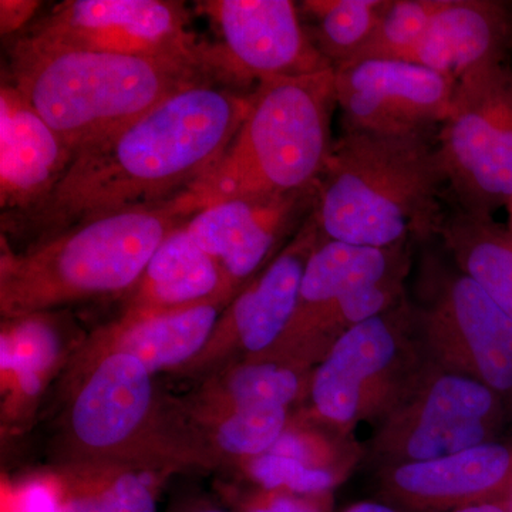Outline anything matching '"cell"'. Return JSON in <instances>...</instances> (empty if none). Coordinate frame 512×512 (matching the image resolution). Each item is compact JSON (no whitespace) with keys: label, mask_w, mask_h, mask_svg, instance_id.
<instances>
[{"label":"cell","mask_w":512,"mask_h":512,"mask_svg":"<svg viewBox=\"0 0 512 512\" xmlns=\"http://www.w3.org/2000/svg\"><path fill=\"white\" fill-rule=\"evenodd\" d=\"M247 110L248 94L212 80L184 87L80 150L50 200L6 229L29 232L39 242L101 215L190 190L220 163Z\"/></svg>","instance_id":"6da1fadb"},{"label":"cell","mask_w":512,"mask_h":512,"mask_svg":"<svg viewBox=\"0 0 512 512\" xmlns=\"http://www.w3.org/2000/svg\"><path fill=\"white\" fill-rule=\"evenodd\" d=\"M202 210L192 190L101 215L16 252L2 238V319L124 295L165 238Z\"/></svg>","instance_id":"7a4b0ae2"},{"label":"cell","mask_w":512,"mask_h":512,"mask_svg":"<svg viewBox=\"0 0 512 512\" xmlns=\"http://www.w3.org/2000/svg\"><path fill=\"white\" fill-rule=\"evenodd\" d=\"M447 183L427 134L345 131L333 144L312 215L329 241L363 248L409 245L439 232Z\"/></svg>","instance_id":"3957f363"},{"label":"cell","mask_w":512,"mask_h":512,"mask_svg":"<svg viewBox=\"0 0 512 512\" xmlns=\"http://www.w3.org/2000/svg\"><path fill=\"white\" fill-rule=\"evenodd\" d=\"M66 372L60 461H113L164 476L217 470L178 399L161 393L136 357L113 353Z\"/></svg>","instance_id":"277c9868"},{"label":"cell","mask_w":512,"mask_h":512,"mask_svg":"<svg viewBox=\"0 0 512 512\" xmlns=\"http://www.w3.org/2000/svg\"><path fill=\"white\" fill-rule=\"evenodd\" d=\"M10 83L74 156L207 76L177 64L80 49L35 35L10 53Z\"/></svg>","instance_id":"5b68a950"},{"label":"cell","mask_w":512,"mask_h":512,"mask_svg":"<svg viewBox=\"0 0 512 512\" xmlns=\"http://www.w3.org/2000/svg\"><path fill=\"white\" fill-rule=\"evenodd\" d=\"M335 69L284 77L248 93V110L220 163L192 185L202 208L238 197L316 190L332 153Z\"/></svg>","instance_id":"8992f818"},{"label":"cell","mask_w":512,"mask_h":512,"mask_svg":"<svg viewBox=\"0 0 512 512\" xmlns=\"http://www.w3.org/2000/svg\"><path fill=\"white\" fill-rule=\"evenodd\" d=\"M427 363L412 303L404 299L350 329L329 349L313 369L302 412L352 436L362 421L382 423L410 393Z\"/></svg>","instance_id":"52a82bcc"},{"label":"cell","mask_w":512,"mask_h":512,"mask_svg":"<svg viewBox=\"0 0 512 512\" xmlns=\"http://www.w3.org/2000/svg\"><path fill=\"white\" fill-rule=\"evenodd\" d=\"M439 156L463 210L493 215L512 198V69L484 67L458 80L441 124Z\"/></svg>","instance_id":"ba28073f"},{"label":"cell","mask_w":512,"mask_h":512,"mask_svg":"<svg viewBox=\"0 0 512 512\" xmlns=\"http://www.w3.org/2000/svg\"><path fill=\"white\" fill-rule=\"evenodd\" d=\"M505 400L485 384L427 363L410 393L380 423L373 456L383 467L434 460L494 441Z\"/></svg>","instance_id":"9c48e42d"},{"label":"cell","mask_w":512,"mask_h":512,"mask_svg":"<svg viewBox=\"0 0 512 512\" xmlns=\"http://www.w3.org/2000/svg\"><path fill=\"white\" fill-rule=\"evenodd\" d=\"M414 328L427 359L512 400V319L460 269L424 278Z\"/></svg>","instance_id":"30bf717a"},{"label":"cell","mask_w":512,"mask_h":512,"mask_svg":"<svg viewBox=\"0 0 512 512\" xmlns=\"http://www.w3.org/2000/svg\"><path fill=\"white\" fill-rule=\"evenodd\" d=\"M198 12L210 22L215 42H204L212 82L229 89L333 69L303 28L291 0H205Z\"/></svg>","instance_id":"8fae6325"},{"label":"cell","mask_w":512,"mask_h":512,"mask_svg":"<svg viewBox=\"0 0 512 512\" xmlns=\"http://www.w3.org/2000/svg\"><path fill=\"white\" fill-rule=\"evenodd\" d=\"M28 33L80 49L177 64L208 77L204 42L192 32L181 2L69 0Z\"/></svg>","instance_id":"7c38bea8"},{"label":"cell","mask_w":512,"mask_h":512,"mask_svg":"<svg viewBox=\"0 0 512 512\" xmlns=\"http://www.w3.org/2000/svg\"><path fill=\"white\" fill-rule=\"evenodd\" d=\"M320 241L311 212L279 254L225 306L207 345L175 375L202 379L268 352L291 322L306 265Z\"/></svg>","instance_id":"4fadbf2b"},{"label":"cell","mask_w":512,"mask_h":512,"mask_svg":"<svg viewBox=\"0 0 512 512\" xmlns=\"http://www.w3.org/2000/svg\"><path fill=\"white\" fill-rule=\"evenodd\" d=\"M456 87L446 74L403 60H362L335 69L345 131L427 134L447 119Z\"/></svg>","instance_id":"5bb4252c"},{"label":"cell","mask_w":512,"mask_h":512,"mask_svg":"<svg viewBox=\"0 0 512 512\" xmlns=\"http://www.w3.org/2000/svg\"><path fill=\"white\" fill-rule=\"evenodd\" d=\"M315 198L316 190L285 197L228 198L202 208L185 229L220 264L237 295L295 235Z\"/></svg>","instance_id":"9a60e30c"},{"label":"cell","mask_w":512,"mask_h":512,"mask_svg":"<svg viewBox=\"0 0 512 512\" xmlns=\"http://www.w3.org/2000/svg\"><path fill=\"white\" fill-rule=\"evenodd\" d=\"M511 485L512 444L495 440L380 471V491L387 504L412 512H450L504 500Z\"/></svg>","instance_id":"2e32d148"},{"label":"cell","mask_w":512,"mask_h":512,"mask_svg":"<svg viewBox=\"0 0 512 512\" xmlns=\"http://www.w3.org/2000/svg\"><path fill=\"white\" fill-rule=\"evenodd\" d=\"M74 151L12 83L0 89V205L8 228L39 211L69 170Z\"/></svg>","instance_id":"e0dca14e"},{"label":"cell","mask_w":512,"mask_h":512,"mask_svg":"<svg viewBox=\"0 0 512 512\" xmlns=\"http://www.w3.org/2000/svg\"><path fill=\"white\" fill-rule=\"evenodd\" d=\"M80 343L69 338V330L55 312L2 319L0 423L3 434H18L28 429L36 419L50 383L66 370Z\"/></svg>","instance_id":"ac0fdd59"},{"label":"cell","mask_w":512,"mask_h":512,"mask_svg":"<svg viewBox=\"0 0 512 512\" xmlns=\"http://www.w3.org/2000/svg\"><path fill=\"white\" fill-rule=\"evenodd\" d=\"M225 306L205 303L175 311L121 313L119 319L84 338L67 367L121 353L136 357L154 376L175 375L207 345Z\"/></svg>","instance_id":"d6986e66"},{"label":"cell","mask_w":512,"mask_h":512,"mask_svg":"<svg viewBox=\"0 0 512 512\" xmlns=\"http://www.w3.org/2000/svg\"><path fill=\"white\" fill-rule=\"evenodd\" d=\"M409 269V245L363 248L322 237L306 265L288 328L268 352L259 356L286 362L340 296L357 286L407 275Z\"/></svg>","instance_id":"ffe728a7"},{"label":"cell","mask_w":512,"mask_h":512,"mask_svg":"<svg viewBox=\"0 0 512 512\" xmlns=\"http://www.w3.org/2000/svg\"><path fill=\"white\" fill-rule=\"evenodd\" d=\"M512 46V6L498 0H443L410 62L451 79L504 63Z\"/></svg>","instance_id":"44dd1931"},{"label":"cell","mask_w":512,"mask_h":512,"mask_svg":"<svg viewBox=\"0 0 512 512\" xmlns=\"http://www.w3.org/2000/svg\"><path fill=\"white\" fill-rule=\"evenodd\" d=\"M185 224L164 239L137 284L123 296V313L228 305L235 298L220 264L195 242Z\"/></svg>","instance_id":"7402d4cb"},{"label":"cell","mask_w":512,"mask_h":512,"mask_svg":"<svg viewBox=\"0 0 512 512\" xmlns=\"http://www.w3.org/2000/svg\"><path fill=\"white\" fill-rule=\"evenodd\" d=\"M165 477L113 461L67 460L39 478L57 512H157Z\"/></svg>","instance_id":"603a6c76"},{"label":"cell","mask_w":512,"mask_h":512,"mask_svg":"<svg viewBox=\"0 0 512 512\" xmlns=\"http://www.w3.org/2000/svg\"><path fill=\"white\" fill-rule=\"evenodd\" d=\"M313 369L254 356L202 377L188 396V407L204 410L291 409L308 400Z\"/></svg>","instance_id":"cb8c5ba5"},{"label":"cell","mask_w":512,"mask_h":512,"mask_svg":"<svg viewBox=\"0 0 512 512\" xmlns=\"http://www.w3.org/2000/svg\"><path fill=\"white\" fill-rule=\"evenodd\" d=\"M454 265L476 281L512 319V235L493 215L463 210L441 222Z\"/></svg>","instance_id":"d4e9b609"},{"label":"cell","mask_w":512,"mask_h":512,"mask_svg":"<svg viewBox=\"0 0 512 512\" xmlns=\"http://www.w3.org/2000/svg\"><path fill=\"white\" fill-rule=\"evenodd\" d=\"M181 410L190 429L207 448L217 468H232L261 456L284 434L293 410L282 407L251 410H204L185 406Z\"/></svg>","instance_id":"484cf974"},{"label":"cell","mask_w":512,"mask_h":512,"mask_svg":"<svg viewBox=\"0 0 512 512\" xmlns=\"http://www.w3.org/2000/svg\"><path fill=\"white\" fill-rule=\"evenodd\" d=\"M389 0H308L302 10L313 43L333 69L355 62L369 45Z\"/></svg>","instance_id":"4316f807"},{"label":"cell","mask_w":512,"mask_h":512,"mask_svg":"<svg viewBox=\"0 0 512 512\" xmlns=\"http://www.w3.org/2000/svg\"><path fill=\"white\" fill-rule=\"evenodd\" d=\"M441 5L443 0H389L369 45L355 62H410Z\"/></svg>","instance_id":"83f0119b"},{"label":"cell","mask_w":512,"mask_h":512,"mask_svg":"<svg viewBox=\"0 0 512 512\" xmlns=\"http://www.w3.org/2000/svg\"><path fill=\"white\" fill-rule=\"evenodd\" d=\"M221 495L232 512H333L335 495L298 494L256 485L222 484Z\"/></svg>","instance_id":"f1b7e54d"},{"label":"cell","mask_w":512,"mask_h":512,"mask_svg":"<svg viewBox=\"0 0 512 512\" xmlns=\"http://www.w3.org/2000/svg\"><path fill=\"white\" fill-rule=\"evenodd\" d=\"M40 2L35 0H2L0 2V32L3 36L18 32L36 15Z\"/></svg>","instance_id":"f546056e"},{"label":"cell","mask_w":512,"mask_h":512,"mask_svg":"<svg viewBox=\"0 0 512 512\" xmlns=\"http://www.w3.org/2000/svg\"><path fill=\"white\" fill-rule=\"evenodd\" d=\"M450 512H508V510L504 500H498L488 501V503L467 505V507L457 508V510Z\"/></svg>","instance_id":"4dcf8cb0"},{"label":"cell","mask_w":512,"mask_h":512,"mask_svg":"<svg viewBox=\"0 0 512 512\" xmlns=\"http://www.w3.org/2000/svg\"><path fill=\"white\" fill-rule=\"evenodd\" d=\"M342 512H399L396 508L389 504L375 503V501H362V503H356L350 505Z\"/></svg>","instance_id":"1f68e13d"},{"label":"cell","mask_w":512,"mask_h":512,"mask_svg":"<svg viewBox=\"0 0 512 512\" xmlns=\"http://www.w3.org/2000/svg\"><path fill=\"white\" fill-rule=\"evenodd\" d=\"M177 512H232L222 510L220 507H215V505L211 504H192L188 505V507L181 508L180 511Z\"/></svg>","instance_id":"d6a6232c"},{"label":"cell","mask_w":512,"mask_h":512,"mask_svg":"<svg viewBox=\"0 0 512 512\" xmlns=\"http://www.w3.org/2000/svg\"><path fill=\"white\" fill-rule=\"evenodd\" d=\"M505 207H507L508 210V231H510L512 235V198L507 202Z\"/></svg>","instance_id":"836d02e7"},{"label":"cell","mask_w":512,"mask_h":512,"mask_svg":"<svg viewBox=\"0 0 512 512\" xmlns=\"http://www.w3.org/2000/svg\"><path fill=\"white\" fill-rule=\"evenodd\" d=\"M504 503L507 505L508 512H512V485L510 491H508L507 495L504 497Z\"/></svg>","instance_id":"e575fe53"}]
</instances>
